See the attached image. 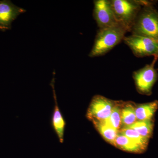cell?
Instances as JSON below:
<instances>
[{"mask_svg":"<svg viewBox=\"0 0 158 158\" xmlns=\"http://www.w3.org/2000/svg\"><path fill=\"white\" fill-rule=\"evenodd\" d=\"M114 146L123 150L135 153H141L144 152L146 149L145 148L120 133H118L117 135Z\"/></svg>","mask_w":158,"mask_h":158,"instance_id":"10","label":"cell"},{"mask_svg":"<svg viewBox=\"0 0 158 158\" xmlns=\"http://www.w3.org/2000/svg\"><path fill=\"white\" fill-rule=\"evenodd\" d=\"M121 125L124 127L130 126L136 122L135 108L131 104H127L121 110Z\"/></svg>","mask_w":158,"mask_h":158,"instance_id":"14","label":"cell"},{"mask_svg":"<svg viewBox=\"0 0 158 158\" xmlns=\"http://www.w3.org/2000/svg\"><path fill=\"white\" fill-rule=\"evenodd\" d=\"M132 34L158 40V11L153 2L148 1L142 6L131 29Z\"/></svg>","mask_w":158,"mask_h":158,"instance_id":"1","label":"cell"},{"mask_svg":"<svg viewBox=\"0 0 158 158\" xmlns=\"http://www.w3.org/2000/svg\"><path fill=\"white\" fill-rule=\"evenodd\" d=\"M110 2L116 22L127 32H131L138 13L148 1L111 0Z\"/></svg>","mask_w":158,"mask_h":158,"instance_id":"3","label":"cell"},{"mask_svg":"<svg viewBox=\"0 0 158 158\" xmlns=\"http://www.w3.org/2000/svg\"><path fill=\"white\" fill-rule=\"evenodd\" d=\"M123 41L138 58L153 56L158 59V40L143 36L131 35L125 37Z\"/></svg>","mask_w":158,"mask_h":158,"instance_id":"4","label":"cell"},{"mask_svg":"<svg viewBox=\"0 0 158 158\" xmlns=\"http://www.w3.org/2000/svg\"><path fill=\"white\" fill-rule=\"evenodd\" d=\"M119 133L130 138L131 140H133V141H135L143 147L145 148H147L148 140L141 136L132 129L123 127L119 131Z\"/></svg>","mask_w":158,"mask_h":158,"instance_id":"16","label":"cell"},{"mask_svg":"<svg viewBox=\"0 0 158 158\" xmlns=\"http://www.w3.org/2000/svg\"><path fill=\"white\" fill-rule=\"evenodd\" d=\"M116 104L113 101L104 97L94 96L87 111V118L92 121H104L111 115Z\"/></svg>","mask_w":158,"mask_h":158,"instance_id":"6","label":"cell"},{"mask_svg":"<svg viewBox=\"0 0 158 158\" xmlns=\"http://www.w3.org/2000/svg\"><path fill=\"white\" fill-rule=\"evenodd\" d=\"M158 60L154 58L151 64L146 65L133 73V78L137 90L142 94L149 95L152 93L153 87L158 79L157 71L155 68Z\"/></svg>","mask_w":158,"mask_h":158,"instance_id":"5","label":"cell"},{"mask_svg":"<svg viewBox=\"0 0 158 158\" xmlns=\"http://www.w3.org/2000/svg\"><path fill=\"white\" fill-rule=\"evenodd\" d=\"M25 9L20 8L8 0L0 1V31L10 30L11 24Z\"/></svg>","mask_w":158,"mask_h":158,"instance_id":"8","label":"cell"},{"mask_svg":"<svg viewBox=\"0 0 158 158\" xmlns=\"http://www.w3.org/2000/svg\"><path fill=\"white\" fill-rule=\"evenodd\" d=\"M54 78H53L51 83V86L53 88L55 100V105L51 117V123L52 128L59 138V142L62 143L64 141V132L66 123L58 106L56 95L54 88Z\"/></svg>","mask_w":158,"mask_h":158,"instance_id":"9","label":"cell"},{"mask_svg":"<svg viewBox=\"0 0 158 158\" xmlns=\"http://www.w3.org/2000/svg\"><path fill=\"white\" fill-rule=\"evenodd\" d=\"M127 31L119 24L99 29L89 56L91 58L103 56L121 42Z\"/></svg>","mask_w":158,"mask_h":158,"instance_id":"2","label":"cell"},{"mask_svg":"<svg viewBox=\"0 0 158 158\" xmlns=\"http://www.w3.org/2000/svg\"><path fill=\"white\" fill-rule=\"evenodd\" d=\"M153 123L152 119L136 121L134 124L127 127L132 129L141 136L149 140L152 135Z\"/></svg>","mask_w":158,"mask_h":158,"instance_id":"13","label":"cell"},{"mask_svg":"<svg viewBox=\"0 0 158 158\" xmlns=\"http://www.w3.org/2000/svg\"><path fill=\"white\" fill-rule=\"evenodd\" d=\"M158 108V101L138 105L135 108V115L138 121L151 119Z\"/></svg>","mask_w":158,"mask_h":158,"instance_id":"11","label":"cell"},{"mask_svg":"<svg viewBox=\"0 0 158 158\" xmlns=\"http://www.w3.org/2000/svg\"><path fill=\"white\" fill-rule=\"evenodd\" d=\"M121 113L120 107L118 105L116 104L112 110L111 115L103 122L119 132L121 125Z\"/></svg>","mask_w":158,"mask_h":158,"instance_id":"15","label":"cell"},{"mask_svg":"<svg viewBox=\"0 0 158 158\" xmlns=\"http://www.w3.org/2000/svg\"><path fill=\"white\" fill-rule=\"evenodd\" d=\"M94 16L99 29L118 24L114 16L110 1H94Z\"/></svg>","mask_w":158,"mask_h":158,"instance_id":"7","label":"cell"},{"mask_svg":"<svg viewBox=\"0 0 158 158\" xmlns=\"http://www.w3.org/2000/svg\"><path fill=\"white\" fill-rule=\"evenodd\" d=\"M97 129L108 142L115 145V140L119 132L103 121H93Z\"/></svg>","mask_w":158,"mask_h":158,"instance_id":"12","label":"cell"}]
</instances>
